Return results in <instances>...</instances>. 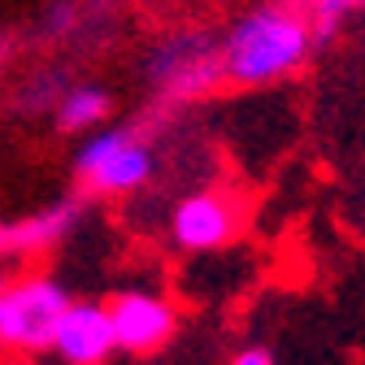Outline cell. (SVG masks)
Returning <instances> with one entry per match:
<instances>
[{
    "label": "cell",
    "instance_id": "cell-1",
    "mask_svg": "<svg viewBox=\"0 0 365 365\" xmlns=\"http://www.w3.org/2000/svg\"><path fill=\"white\" fill-rule=\"evenodd\" d=\"M222 74L231 87H269L292 78L313 53V26L292 0H265L235 18L222 39Z\"/></svg>",
    "mask_w": 365,
    "mask_h": 365
},
{
    "label": "cell",
    "instance_id": "cell-2",
    "mask_svg": "<svg viewBox=\"0 0 365 365\" xmlns=\"http://www.w3.org/2000/svg\"><path fill=\"white\" fill-rule=\"evenodd\" d=\"M144 83L157 101L192 105L226 83L222 74V43L205 31H178L165 35L144 61Z\"/></svg>",
    "mask_w": 365,
    "mask_h": 365
},
{
    "label": "cell",
    "instance_id": "cell-3",
    "mask_svg": "<svg viewBox=\"0 0 365 365\" xmlns=\"http://www.w3.org/2000/svg\"><path fill=\"white\" fill-rule=\"evenodd\" d=\"M70 292L53 274H18L0 296V352L39 356L53 348V331L70 309Z\"/></svg>",
    "mask_w": 365,
    "mask_h": 365
},
{
    "label": "cell",
    "instance_id": "cell-4",
    "mask_svg": "<svg viewBox=\"0 0 365 365\" xmlns=\"http://www.w3.org/2000/svg\"><path fill=\"white\" fill-rule=\"evenodd\" d=\"M153 178V148L130 126L91 130L74 153V182L91 196H126Z\"/></svg>",
    "mask_w": 365,
    "mask_h": 365
},
{
    "label": "cell",
    "instance_id": "cell-5",
    "mask_svg": "<svg viewBox=\"0 0 365 365\" xmlns=\"http://www.w3.org/2000/svg\"><path fill=\"white\" fill-rule=\"evenodd\" d=\"M244 226V205L235 192L226 187H209V192H192L182 196L170 213V240L182 252H213L226 248Z\"/></svg>",
    "mask_w": 365,
    "mask_h": 365
},
{
    "label": "cell",
    "instance_id": "cell-6",
    "mask_svg": "<svg viewBox=\"0 0 365 365\" xmlns=\"http://www.w3.org/2000/svg\"><path fill=\"white\" fill-rule=\"evenodd\" d=\"M113 317V339L118 352L126 356H153L178 335V309L170 296L148 292V287H126L109 300Z\"/></svg>",
    "mask_w": 365,
    "mask_h": 365
},
{
    "label": "cell",
    "instance_id": "cell-7",
    "mask_svg": "<svg viewBox=\"0 0 365 365\" xmlns=\"http://www.w3.org/2000/svg\"><path fill=\"white\" fill-rule=\"evenodd\" d=\"M48 352L61 365H109V356L118 352L109 304L70 300V309L61 313V322L53 331V348Z\"/></svg>",
    "mask_w": 365,
    "mask_h": 365
},
{
    "label": "cell",
    "instance_id": "cell-8",
    "mask_svg": "<svg viewBox=\"0 0 365 365\" xmlns=\"http://www.w3.org/2000/svg\"><path fill=\"white\" fill-rule=\"evenodd\" d=\"M83 217V200L78 196H66V200H53V205H43L18 222H0V261H9V257H43V252H53L74 226Z\"/></svg>",
    "mask_w": 365,
    "mask_h": 365
},
{
    "label": "cell",
    "instance_id": "cell-9",
    "mask_svg": "<svg viewBox=\"0 0 365 365\" xmlns=\"http://www.w3.org/2000/svg\"><path fill=\"white\" fill-rule=\"evenodd\" d=\"M113 113V96L101 87V83H74L66 87L57 105H53V118L61 130H74V135H91L101 130V122Z\"/></svg>",
    "mask_w": 365,
    "mask_h": 365
},
{
    "label": "cell",
    "instance_id": "cell-10",
    "mask_svg": "<svg viewBox=\"0 0 365 365\" xmlns=\"http://www.w3.org/2000/svg\"><path fill=\"white\" fill-rule=\"evenodd\" d=\"M361 5H365V0H309V5H304V18H309V26H313L317 39H327V35L339 31Z\"/></svg>",
    "mask_w": 365,
    "mask_h": 365
},
{
    "label": "cell",
    "instance_id": "cell-11",
    "mask_svg": "<svg viewBox=\"0 0 365 365\" xmlns=\"http://www.w3.org/2000/svg\"><path fill=\"white\" fill-rule=\"evenodd\" d=\"M83 26V5L78 0H53L39 18V35L43 39H70Z\"/></svg>",
    "mask_w": 365,
    "mask_h": 365
},
{
    "label": "cell",
    "instance_id": "cell-12",
    "mask_svg": "<svg viewBox=\"0 0 365 365\" xmlns=\"http://www.w3.org/2000/svg\"><path fill=\"white\" fill-rule=\"evenodd\" d=\"M231 365H274V356H269V348L248 344V348H240V352L231 356Z\"/></svg>",
    "mask_w": 365,
    "mask_h": 365
},
{
    "label": "cell",
    "instance_id": "cell-13",
    "mask_svg": "<svg viewBox=\"0 0 365 365\" xmlns=\"http://www.w3.org/2000/svg\"><path fill=\"white\" fill-rule=\"evenodd\" d=\"M5 365H43V361H39V356H9Z\"/></svg>",
    "mask_w": 365,
    "mask_h": 365
},
{
    "label": "cell",
    "instance_id": "cell-14",
    "mask_svg": "<svg viewBox=\"0 0 365 365\" xmlns=\"http://www.w3.org/2000/svg\"><path fill=\"white\" fill-rule=\"evenodd\" d=\"M9 283H14V274H9V269H0V296H5V287H9Z\"/></svg>",
    "mask_w": 365,
    "mask_h": 365
},
{
    "label": "cell",
    "instance_id": "cell-15",
    "mask_svg": "<svg viewBox=\"0 0 365 365\" xmlns=\"http://www.w3.org/2000/svg\"><path fill=\"white\" fill-rule=\"evenodd\" d=\"M292 5H300V9H304V5H309V0H292Z\"/></svg>",
    "mask_w": 365,
    "mask_h": 365
},
{
    "label": "cell",
    "instance_id": "cell-16",
    "mask_svg": "<svg viewBox=\"0 0 365 365\" xmlns=\"http://www.w3.org/2000/svg\"><path fill=\"white\" fill-rule=\"evenodd\" d=\"M361 39H365V26H361Z\"/></svg>",
    "mask_w": 365,
    "mask_h": 365
},
{
    "label": "cell",
    "instance_id": "cell-17",
    "mask_svg": "<svg viewBox=\"0 0 365 365\" xmlns=\"http://www.w3.org/2000/svg\"><path fill=\"white\" fill-rule=\"evenodd\" d=\"M0 365H5V361H0Z\"/></svg>",
    "mask_w": 365,
    "mask_h": 365
}]
</instances>
